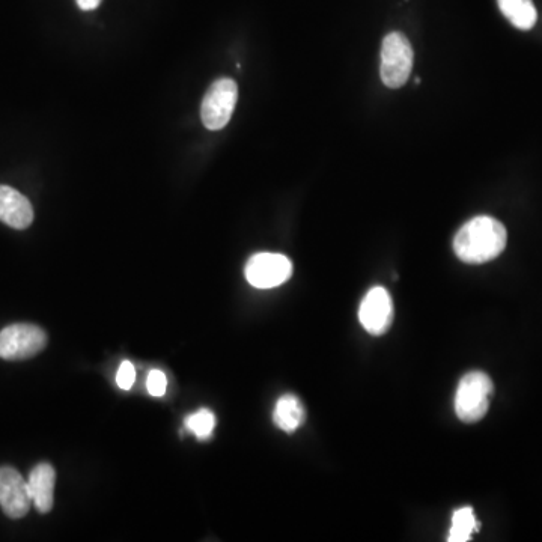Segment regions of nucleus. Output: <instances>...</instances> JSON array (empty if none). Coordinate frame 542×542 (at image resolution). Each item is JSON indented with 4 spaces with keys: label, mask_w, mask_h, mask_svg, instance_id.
Instances as JSON below:
<instances>
[{
    "label": "nucleus",
    "mask_w": 542,
    "mask_h": 542,
    "mask_svg": "<svg viewBox=\"0 0 542 542\" xmlns=\"http://www.w3.org/2000/svg\"><path fill=\"white\" fill-rule=\"evenodd\" d=\"M508 232L505 226L490 216L469 220L454 238L455 255L466 264H485L505 250Z\"/></svg>",
    "instance_id": "nucleus-1"
},
{
    "label": "nucleus",
    "mask_w": 542,
    "mask_h": 542,
    "mask_svg": "<svg viewBox=\"0 0 542 542\" xmlns=\"http://www.w3.org/2000/svg\"><path fill=\"white\" fill-rule=\"evenodd\" d=\"M494 386L485 372L472 371L461 378L455 395V413L464 424H476L487 415Z\"/></svg>",
    "instance_id": "nucleus-2"
},
{
    "label": "nucleus",
    "mask_w": 542,
    "mask_h": 542,
    "mask_svg": "<svg viewBox=\"0 0 542 542\" xmlns=\"http://www.w3.org/2000/svg\"><path fill=\"white\" fill-rule=\"evenodd\" d=\"M413 47L401 32H392L381 46L380 76L384 85L398 89L409 80L413 70Z\"/></svg>",
    "instance_id": "nucleus-3"
},
{
    "label": "nucleus",
    "mask_w": 542,
    "mask_h": 542,
    "mask_svg": "<svg viewBox=\"0 0 542 542\" xmlns=\"http://www.w3.org/2000/svg\"><path fill=\"white\" fill-rule=\"evenodd\" d=\"M47 347V335L35 324H11L0 332V357L5 360H26Z\"/></svg>",
    "instance_id": "nucleus-4"
},
{
    "label": "nucleus",
    "mask_w": 542,
    "mask_h": 542,
    "mask_svg": "<svg viewBox=\"0 0 542 542\" xmlns=\"http://www.w3.org/2000/svg\"><path fill=\"white\" fill-rule=\"evenodd\" d=\"M238 100L237 83L228 77L216 80L201 104L202 124L208 130H222L231 121Z\"/></svg>",
    "instance_id": "nucleus-5"
},
{
    "label": "nucleus",
    "mask_w": 542,
    "mask_h": 542,
    "mask_svg": "<svg viewBox=\"0 0 542 542\" xmlns=\"http://www.w3.org/2000/svg\"><path fill=\"white\" fill-rule=\"evenodd\" d=\"M244 275L252 287L270 290L293 276V262L281 253H256L247 261Z\"/></svg>",
    "instance_id": "nucleus-6"
},
{
    "label": "nucleus",
    "mask_w": 542,
    "mask_h": 542,
    "mask_svg": "<svg viewBox=\"0 0 542 542\" xmlns=\"http://www.w3.org/2000/svg\"><path fill=\"white\" fill-rule=\"evenodd\" d=\"M32 497L28 479L13 467H0V508L5 515L19 520L31 509Z\"/></svg>",
    "instance_id": "nucleus-7"
},
{
    "label": "nucleus",
    "mask_w": 542,
    "mask_h": 542,
    "mask_svg": "<svg viewBox=\"0 0 542 542\" xmlns=\"http://www.w3.org/2000/svg\"><path fill=\"white\" fill-rule=\"evenodd\" d=\"M359 320L363 329L371 335H383L393 320V303L387 290L375 287L369 290L360 303Z\"/></svg>",
    "instance_id": "nucleus-8"
},
{
    "label": "nucleus",
    "mask_w": 542,
    "mask_h": 542,
    "mask_svg": "<svg viewBox=\"0 0 542 542\" xmlns=\"http://www.w3.org/2000/svg\"><path fill=\"white\" fill-rule=\"evenodd\" d=\"M0 220L22 231L34 222V208L29 199L13 187L0 186Z\"/></svg>",
    "instance_id": "nucleus-9"
},
{
    "label": "nucleus",
    "mask_w": 542,
    "mask_h": 542,
    "mask_svg": "<svg viewBox=\"0 0 542 542\" xmlns=\"http://www.w3.org/2000/svg\"><path fill=\"white\" fill-rule=\"evenodd\" d=\"M32 503L40 514H49L55 502L56 472L52 464L41 463L32 469L28 478Z\"/></svg>",
    "instance_id": "nucleus-10"
},
{
    "label": "nucleus",
    "mask_w": 542,
    "mask_h": 542,
    "mask_svg": "<svg viewBox=\"0 0 542 542\" xmlns=\"http://www.w3.org/2000/svg\"><path fill=\"white\" fill-rule=\"evenodd\" d=\"M306 412L302 401L293 393L281 396L276 402L275 413H273V421L279 430L291 434L299 430L305 424Z\"/></svg>",
    "instance_id": "nucleus-11"
},
{
    "label": "nucleus",
    "mask_w": 542,
    "mask_h": 542,
    "mask_svg": "<svg viewBox=\"0 0 542 542\" xmlns=\"http://www.w3.org/2000/svg\"><path fill=\"white\" fill-rule=\"evenodd\" d=\"M503 16L521 31H529L538 20L532 0H497Z\"/></svg>",
    "instance_id": "nucleus-12"
},
{
    "label": "nucleus",
    "mask_w": 542,
    "mask_h": 542,
    "mask_svg": "<svg viewBox=\"0 0 542 542\" xmlns=\"http://www.w3.org/2000/svg\"><path fill=\"white\" fill-rule=\"evenodd\" d=\"M479 529L478 521L472 508H461L454 512L452 526L449 530V542H467L472 539L473 533Z\"/></svg>",
    "instance_id": "nucleus-13"
},
{
    "label": "nucleus",
    "mask_w": 542,
    "mask_h": 542,
    "mask_svg": "<svg viewBox=\"0 0 542 542\" xmlns=\"http://www.w3.org/2000/svg\"><path fill=\"white\" fill-rule=\"evenodd\" d=\"M184 425L199 440H207L213 436L214 428H216V416L208 409H201L198 413L187 416Z\"/></svg>",
    "instance_id": "nucleus-14"
},
{
    "label": "nucleus",
    "mask_w": 542,
    "mask_h": 542,
    "mask_svg": "<svg viewBox=\"0 0 542 542\" xmlns=\"http://www.w3.org/2000/svg\"><path fill=\"white\" fill-rule=\"evenodd\" d=\"M134 380H136V371H134L133 363L125 360L119 366L118 374H116V384L122 390H130L133 387Z\"/></svg>",
    "instance_id": "nucleus-15"
},
{
    "label": "nucleus",
    "mask_w": 542,
    "mask_h": 542,
    "mask_svg": "<svg viewBox=\"0 0 542 542\" xmlns=\"http://www.w3.org/2000/svg\"><path fill=\"white\" fill-rule=\"evenodd\" d=\"M148 392L153 396H163L168 387V378L162 371H151L147 380Z\"/></svg>",
    "instance_id": "nucleus-16"
},
{
    "label": "nucleus",
    "mask_w": 542,
    "mask_h": 542,
    "mask_svg": "<svg viewBox=\"0 0 542 542\" xmlns=\"http://www.w3.org/2000/svg\"><path fill=\"white\" fill-rule=\"evenodd\" d=\"M101 0H77L80 10L92 11L100 7Z\"/></svg>",
    "instance_id": "nucleus-17"
}]
</instances>
